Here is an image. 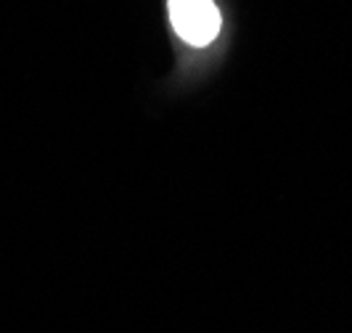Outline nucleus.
<instances>
[{"mask_svg": "<svg viewBox=\"0 0 352 333\" xmlns=\"http://www.w3.org/2000/svg\"><path fill=\"white\" fill-rule=\"evenodd\" d=\"M170 21L177 37L196 48L220 35V11L212 0H170Z\"/></svg>", "mask_w": 352, "mask_h": 333, "instance_id": "nucleus-1", "label": "nucleus"}]
</instances>
